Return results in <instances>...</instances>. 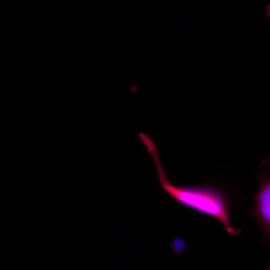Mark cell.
<instances>
[{
  "label": "cell",
  "mask_w": 270,
  "mask_h": 270,
  "mask_svg": "<svg viewBox=\"0 0 270 270\" xmlns=\"http://www.w3.org/2000/svg\"><path fill=\"white\" fill-rule=\"evenodd\" d=\"M172 244V249L175 252L179 254L184 250V243L182 240L180 238L175 240Z\"/></svg>",
  "instance_id": "3"
},
{
  "label": "cell",
  "mask_w": 270,
  "mask_h": 270,
  "mask_svg": "<svg viewBox=\"0 0 270 270\" xmlns=\"http://www.w3.org/2000/svg\"><path fill=\"white\" fill-rule=\"evenodd\" d=\"M262 168L265 171L257 177L259 190L254 196L255 204L250 212L261 230L264 244L270 246V168Z\"/></svg>",
  "instance_id": "2"
},
{
  "label": "cell",
  "mask_w": 270,
  "mask_h": 270,
  "mask_svg": "<svg viewBox=\"0 0 270 270\" xmlns=\"http://www.w3.org/2000/svg\"><path fill=\"white\" fill-rule=\"evenodd\" d=\"M140 138L153 158L162 188L169 196L186 208L217 218L228 234H238L240 230L232 226L228 200L222 192L207 186L173 185L166 175L153 141L145 134H142Z\"/></svg>",
  "instance_id": "1"
},
{
  "label": "cell",
  "mask_w": 270,
  "mask_h": 270,
  "mask_svg": "<svg viewBox=\"0 0 270 270\" xmlns=\"http://www.w3.org/2000/svg\"><path fill=\"white\" fill-rule=\"evenodd\" d=\"M265 270H270V262H269V264L268 266V267L266 268Z\"/></svg>",
  "instance_id": "5"
},
{
  "label": "cell",
  "mask_w": 270,
  "mask_h": 270,
  "mask_svg": "<svg viewBox=\"0 0 270 270\" xmlns=\"http://www.w3.org/2000/svg\"><path fill=\"white\" fill-rule=\"evenodd\" d=\"M266 15L270 18V4L267 6Z\"/></svg>",
  "instance_id": "4"
}]
</instances>
